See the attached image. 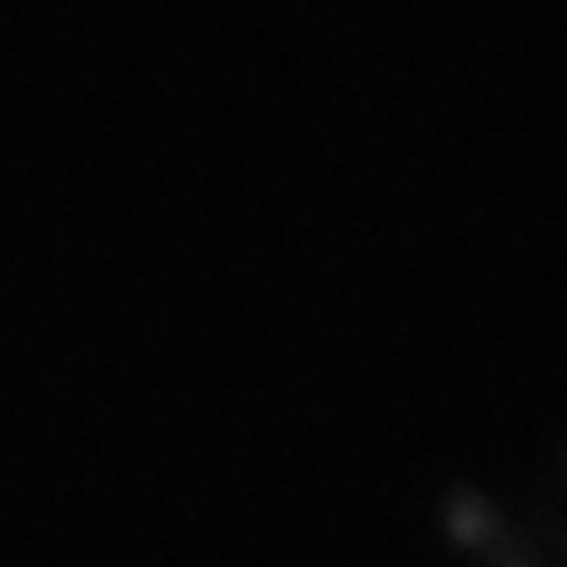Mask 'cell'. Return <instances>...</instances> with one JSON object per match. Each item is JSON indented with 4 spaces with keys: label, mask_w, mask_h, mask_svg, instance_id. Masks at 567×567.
Listing matches in <instances>:
<instances>
[]
</instances>
